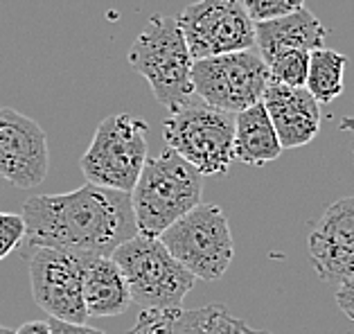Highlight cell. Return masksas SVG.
Masks as SVG:
<instances>
[{"mask_svg":"<svg viewBox=\"0 0 354 334\" xmlns=\"http://www.w3.org/2000/svg\"><path fill=\"white\" fill-rule=\"evenodd\" d=\"M325 25L307 7L284 19L255 25V50L264 59V64H269L273 57L287 50H302V53L321 50L325 48Z\"/></svg>","mask_w":354,"mask_h":334,"instance_id":"cell-16","label":"cell"},{"mask_svg":"<svg viewBox=\"0 0 354 334\" xmlns=\"http://www.w3.org/2000/svg\"><path fill=\"white\" fill-rule=\"evenodd\" d=\"M131 301L145 310H178L194 287V276L171 258L158 237L136 235L113 251Z\"/></svg>","mask_w":354,"mask_h":334,"instance_id":"cell-4","label":"cell"},{"mask_svg":"<svg viewBox=\"0 0 354 334\" xmlns=\"http://www.w3.org/2000/svg\"><path fill=\"white\" fill-rule=\"evenodd\" d=\"M244 10L250 16V21L257 23H269L284 19L289 14H296L305 7V0H244Z\"/></svg>","mask_w":354,"mask_h":334,"instance_id":"cell-20","label":"cell"},{"mask_svg":"<svg viewBox=\"0 0 354 334\" xmlns=\"http://www.w3.org/2000/svg\"><path fill=\"white\" fill-rule=\"evenodd\" d=\"M25 244L71 255H104L138 235L131 194L86 183L73 192L25 201Z\"/></svg>","mask_w":354,"mask_h":334,"instance_id":"cell-1","label":"cell"},{"mask_svg":"<svg viewBox=\"0 0 354 334\" xmlns=\"http://www.w3.org/2000/svg\"><path fill=\"white\" fill-rule=\"evenodd\" d=\"M16 334H50V325L48 321H28L16 330Z\"/></svg>","mask_w":354,"mask_h":334,"instance_id":"cell-24","label":"cell"},{"mask_svg":"<svg viewBox=\"0 0 354 334\" xmlns=\"http://www.w3.org/2000/svg\"><path fill=\"white\" fill-rule=\"evenodd\" d=\"M309 260L318 278L341 285L354 276V196L330 203L309 233Z\"/></svg>","mask_w":354,"mask_h":334,"instance_id":"cell-12","label":"cell"},{"mask_svg":"<svg viewBox=\"0 0 354 334\" xmlns=\"http://www.w3.org/2000/svg\"><path fill=\"white\" fill-rule=\"evenodd\" d=\"M48 169V136L41 124L16 109L0 106V176L30 190L46 181Z\"/></svg>","mask_w":354,"mask_h":334,"instance_id":"cell-11","label":"cell"},{"mask_svg":"<svg viewBox=\"0 0 354 334\" xmlns=\"http://www.w3.org/2000/svg\"><path fill=\"white\" fill-rule=\"evenodd\" d=\"M336 305L341 307V312L354 321V276L343 280L339 289H336Z\"/></svg>","mask_w":354,"mask_h":334,"instance_id":"cell-22","label":"cell"},{"mask_svg":"<svg viewBox=\"0 0 354 334\" xmlns=\"http://www.w3.org/2000/svg\"><path fill=\"white\" fill-rule=\"evenodd\" d=\"M345 66H348V57L330 48L314 50L309 55V73L305 89L318 104H332L343 93Z\"/></svg>","mask_w":354,"mask_h":334,"instance_id":"cell-18","label":"cell"},{"mask_svg":"<svg viewBox=\"0 0 354 334\" xmlns=\"http://www.w3.org/2000/svg\"><path fill=\"white\" fill-rule=\"evenodd\" d=\"M262 104L278 133L282 149L305 147L321 131V104L307 89H291L269 80Z\"/></svg>","mask_w":354,"mask_h":334,"instance_id":"cell-13","label":"cell"},{"mask_svg":"<svg viewBox=\"0 0 354 334\" xmlns=\"http://www.w3.org/2000/svg\"><path fill=\"white\" fill-rule=\"evenodd\" d=\"M32 296L50 319L86 323L88 312L82 294L80 258L55 248H37L30 255Z\"/></svg>","mask_w":354,"mask_h":334,"instance_id":"cell-10","label":"cell"},{"mask_svg":"<svg viewBox=\"0 0 354 334\" xmlns=\"http://www.w3.org/2000/svg\"><path fill=\"white\" fill-rule=\"evenodd\" d=\"M82 273V294L88 316L109 319L124 314L131 307V294L124 280V273L104 255H77Z\"/></svg>","mask_w":354,"mask_h":334,"instance_id":"cell-15","label":"cell"},{"mask_svg":"<svg viewBox=\"0 0 354 334\" xmlns=\"http://www.w3.org/2000/svg\"><path fill=\"white\" fill-rule=\"evenodd\" d=\"M192 57L178 21L156 14L129 50V66L142 75L162 106L174 113L192 102Z\"/></svg>","mask_w":354,"mask_h":334,"instance_id":"cell-3","label":"cell"},{"mask_svg":"<svg viewBox=\"0 0 354 334\" xmlns=\"http://www.w3.org/2000/svg\"><path fill=\"white\" fill-rule=\"evenodd\" d=\"M203 176L176 151L165 147L147 158L131 190L136 230L142 237H160L165 230L201 203Z\"/></svg>","mask_w":354,"mask_h":334,"instance_id":"cell-2","label":"cell"},{"mask_svg":"<svg viewBox=\"0 0 354 334\" xmlns=\"http://www.w3.org/2000/svg\"><path fill=\"white\" fill-rule=\"evenodd\" d=\"M162 138L167 149L176 151L201 176L226 174L230 163L235 160V115L212 109L194 98L169 113L162 122Z\"/></svg>","mask_w":354,"mask_h":334,"instance_id":"cell-5","label":"cell"},{"mask_svg":"<svg viewBox=\"0 0 354 334\" xmlns=\"http://www.w3.org/2000/svg\"><path fill=\"white\" fill-rule=\"evenodd\" d=\"M158 239L180 267L210 282L226 276L235 255L228 217L214 203H198Z\"/></svg>","mask_w":354,"mask_h":334,"instance_id":"cell-7","label":"cell"},{"mask_svg":"<svg viewBox=\"0 0 354 334\" xmlns=\"http://www.w3.org/2000/svg\"><path fill=\"white\" fill-rule=\"evenodd\" d=\"M127 334H271L235 319L223 305L198 310H145Z\"/></svg>","mask_w":354,"mask_h":334,"instance_id":"cell-14","label":"cell"},{"mask_svg":"<svg viewBox=\"0 0 354 334\" xmlns=\"http://www.w3.org/2000/svg\"><path fill=\"white\" fill-rule=\"evenodd\" d=\"M0 334H16V330H10V328H5V325H0Z\"/></svg>","mask_w":354,"mask_h":334,"instance_id":"cell-26","label":"cell"},{"mask_svg":"<svg viewBox=\"0 0 354 334\" xmlns=\"http://www.w3.org/2000/svg\"><path fill=\"white\" fill-rule=\"evenodd\" d=\"M309 55L302 50H287L273 57L269 64V80L275 84H284L291 89H305L307 73H309Z\"/></svg>","mask_w":354,"mask_h":334,"instance_id":"cell-19","label":"cell"},{"mask_svg":"<svg viewBox=\"0 0 354 334\" xmlns=\"http://www.w3.org/2000/svg\"><path fill=\"white\" fill-rule=\"evenodd\" d=\"M48 325H50V334H106L97 328H91L86 323H66V321L48 319Z\"/></svg>","mask_w":354,"mask_h":334,"instance_id":"cell-23","label":"cell"},{"mask_svg":"<svg viewBox=\"0 0 354 334\" xmlns=\"http://www.w3.org/2000/svg\"><path fill=\"white\" fill-rule=\"evenodd\" d=\"M25 239L23 215L0 212V260H5L14 248H19Z\"/></svg>","mask_w":354,"mask_h":334,"instance_id":"cell-21","label":"cell"},{"mask_svg":"<svg viewBox=\"0 0 354 334\" xmlns=\"http://www.w3.org/2000/svg\"><path fill=\"white\" fill-rule=\"evenodd\" d=\"M269 84V66L257 50H244L192 64L194 95L212 109L237 115L260 104Z\"/></svg>","mask_w":354,"mask_h":334,"instance_id":"cell-8","label":"cell"},{"mask_svg":"<svg viewBox=\"0 0 354 334\" xmlns=\"http://www.w3.org/2000/svg\"><path fill=\"white\" fill-rule=\"evenodd\" d=\"M147 122L129 113L106 115L80 160L88 183L131 194L147 163Z\"/></svg>","mask_w":354,"mask_h":334,"instance_id":"cell-6","label":"cell"},{"mask_svg":"<svg viewBox=\"0 0 354 334\" xmlns=\"http://www.w3.org/2000/svg\"><path fill=\"white\" fill-rule=\"evenodd\" d=\"M282 151L284 149L278 140V133H275V127L262 102L235 115L232 158L244 163V165L262 167L266 163L280 158Z\"/></svg>","mask_w":354,"mask_h":334,"instance_id":"cell-17","label":"cell"},{"mask_svg":"<svg viewBox=\"0 0 354 334\" xmlns=\"http://www.w3.org/2000/svg\"><path fill=\"white\" fill-rule=\"evenodd\" d=\"M192 62L255 50V23L241 0H198L178 14Z\"/></svg>","mask_w":354,"mask_h":334,"instance_id":"cell-9","label":"cell"},{"mask_svg":"<svg viewBox=\"0 0 354 334\" xmlns=\"http://www.w3.org/2000/svg\"><path fill=\"white\" fill-rule=\"evenodd\" d=\"M341 129L350 131V133L354 136V118H345L343 122H341Z\"/></svg>","mask_w":354,"mask_h":334,"instance_id":"cell-25","label":"cell"}]
</instances>
